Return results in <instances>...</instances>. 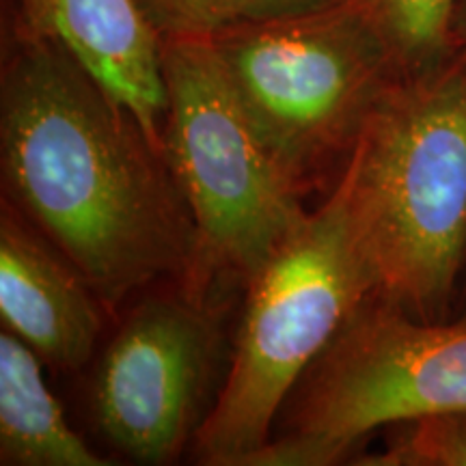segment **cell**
Returning <instances> with one entry per match:
<instances>
[{
	"mask_svg": "<svg viewBox=\"0 0 466 466\" xmlns=\"http://www.w3.org/2000/svg\"><path fill=\"white\" fill-rule=\"evenodd\" d=\"M3 179L104 307L184 277L197 231L138 119L56 39L9 7L0 72Z\"/></svg>",
	"mask_w": 466,
	"mask_h": 466,
	"instance_id": "obj_1",
	"label": "cell"
},
{
	"mask_svg": "<svg viewBox=\"0 0 466 466\" xmlns=\"http://www.w3.org/2000/svg\"><path fill=\"white\" fill-rule=\"evenodd\" d=\"M376 296L450 319L466 270V61L398 76L341 173Z\"/></svg>",
	"mask_w": 466,
	"mask_h": 466,
	"instance_id": "obj_2",
	"label": "cell"
},
{
	"mask_svg": "<svg viewBox=\"0 0 466 466\" xmlns=\"http://www.w3.org/2000/svg\"><path fill=\"white\" fill-rule=\"evenodd\" d=\"M370 296L376 283L339 177L324 206L248 279L231 367L195 434L197 460L250 466L285 400Z\"/></svg>",
	"mask_w": 466,
	"mask_h": 466,
	"instance_id": "obj_3",
	"label": "cell"
},
{
	"mask_svg": "<svg viewBox=\"0 0 466 466\" xmlns=\"http://www.w3.org/2000/svg\"><path fill=\"white\" fill-rule=\"evenodd\" d=\"M165 158L197 231L186 296L206 305L218 279L248 283L305 223L300 186L255 130L209 39H160Z\"/></svg>",
	"mask_w": 466,
	"mask_h": 466,
	"instance_id": "obj_4",
	"label": "cell"
},
{
	"mask_svg": "<svg viewBox=\"0 0 466 466\" xmlns=\"http://www.w3.org/2000/svg\"><path fill=\"white\" fill-rule=\"evenodd\" d=\"M466 410V318L419 319L370 296L285 400L250 466L337 464L367 434Z\"/></svg>",
	"mask_w": 466,
	"mask_h": 466,
	"instance_id": "obj_5",
	"label": "cell"
},
{
	"mask_svg": "<svg viewBox=\"0 0 466 466\" xmlns=\"http://www.w3.org/2000/svg\"><path fill=\"white\" fill-rule=\"evenodd\" d=\"M244 110L300 186L357 143L398 78L370 22L346 0L209 37Z\"/></svg>",
	"mask_w": 466,
	"mask_h": 466,
	"instance_id": "obj_6",
	"label": "cell"
},
{
	"mask_svg": "<svg viewBox=\"0 0 466 466\" xmlns=\"http://www.w3.org/2000/svg\"><path fill=\"white\" fill-rule=\"evenodd\" d=\"M218 354L206 305L147 299L104 350L91 387L97 430L141 464H168L199 432Z\"/></svg>",
	"mask_w": 466,
	"mask_h": 466,
	"instance_id": "obj_7",
	"label": "cell"
},
{
	"mask_svg": "<svg viewBox=\"0 0 466 466\" xmlns=\"http://www.w3.org/2000/svg\"><path fill=\"white\" fill-rule=\"evenodd\" d=\"M11 7L33 31L66 46L165 154L160 37L137 0H11Z\"/></svg>",
	"mask_w": 466,
	"mask_h": 466,
	"instance_id": "obj_8",
	"label": "cell"
},
{
	"mask_svg": "<svg viewBox=\"0 0 466 466\" xmlns=\"http://www.w3.org/2000/svg\"><path fill=\"white\" fill-rule=\"evenodd\" d=\"M100 305L85 277L5 208L0 220V316L11 333L56 370H80L100 337Z\"/></svg>",
	"mask_w": 466,
	"mask_h": 466,
	"instance_id": "obj_9",
	"label": "cell"
},
{
	"mask_svg": "<svg viewBox=\"0 0 466 466\" xmlns=\"http://www.w3.org/2000/svg\"><path fill=\"white\" fill-rule=\"evenodd\" d=\"M42 357L9 330L0 335V464L104 466L74 432L42 374Z\"/></svg>",
	"mask_w": 466,
	"mask_h": 466,
	"instance_id": "obj_10",
	"label": "cell"
},
{
	"mask_svg": "<svg viewBox=\"0 0 466 466\" xmlns=\"http://www.w3.org/2000/svg\"><path fill=\"white\" fill-rule=\"evenodd\" d=\"M382 39L400 76L442 67L460 55L462 0H346Z\"/></svg>",
	"mask_w": 466,
	"mask_h": 466,
	"instance_id": "obj_11",
	"label": "cell"
},
{
	"mask_svg": "<svg viewBox=\"0 0 466 466\" xmlns=\"http://www.w3.org/2000/svg\"><path fill=\"white\" fill-rule=\"evenodd\" d=\"M339 0H137L160 39H209L229 28L322 9Z\"/></svg>",
	"mask_w": 466,
	"mask_h": 466,
	"instance_id": "obj_12",
	"label": "cell"
},
{
	"mask_svg": "<svg viewBox=\"0 0 466 466\" xmlns=\"http://www.w3.org/2000/svg\"><path fill=\"white\" fill-rule=\"evenodd\" d=\"M370 466H466V410L436 412L391 425L380 451L360 456Z\"/></svg>",
	"mask_w": 466,
	"mask_h": 466,
	"instance_id": "obj_13",
	"label": "cell"
},
{
	"mask_svg": "<svg viewBox=\"0 0 466 466\" xmlns=\"http://www.w3.org/2000/svg\"><path fill=\"white\" fill-rule=\"evenodd\" d=\"M458 44H460V52H462L466 61V0L460 3V11H458Z\"/></svg>",
	"mask_w": 466,
	"mask_h": 466,
	"instance_id": "obj_14",
	"label": "cell"
},
{
	"mask_svg": "<svg viewBox=\"0 0 466 466\" xmlns=\"http://www.w3.org/2000/svg\"><path fill=\"white\" fill-rule=\"evenodd\" d=\"M453 318H466V270H464L462 283H460V294L456 300V309H453Z\"/></svg>",
	"mask_w": 466,
	"mask_h": 466,
	"instance_id": "obj_15",
	"label": "cell"
}]
</instances>
